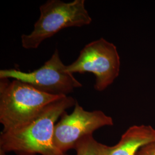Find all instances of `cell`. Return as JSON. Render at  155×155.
<instances>
[{
  "mask_svg": "<svg viewBox=\"0 0 155 155\" xmlns=\"http://www.w3.org/2000/svg\"><path fill=\"white\" fill-rule=\"evenodd\" d=\"M77 101L72 97L64 96L47 106L26 127L2 132L0 149L17 155H68L55 145V127L59 118L67 109L74 106Z\"/></svg>",
  "mask_w": 155,
  "mask_h": 155,
  "instance_id": "obj_1",
  "label": "cell"
},
{
  "mask_svg": "<svg viewBox=\"0 0 155 155\" xmlns=\"http://www.w3.org/2000/svg\"><path fill=\"white\" fill-rule=\"evenodd\" d=\"M63 97L41 92L18 80L1 79L0 123L4 127L2 132L26 127L47 106Z\"/></svg>",
  "mask_w": 155,
  "mask_h": 155,
  "instance_id": "obj_2",
  "label": "cell"
},
{
  "mask_svg": "<svg viewBox=\"0 0 155 155\" xmlns=\"http://www.w3.org/2000/svg\"><path fill=\"white\" fill-rule=\"evenodd\" d=\"M40 15L31 33L21 36L22 47L36 49L45 40L64 28L81 27L89 25L92 18L85 7L84 0L65 2L48 0L40 6Z\"/></svg>",
  "mask_w": 155,
  "mask_h": 155,
  "instance_id": "obj_3",
  "label": "cell"
},
{
  "mask_svg": "<svg viewBox=\"0 0 155 155\" xmlns=\"http://www.w3.org/2000/svg\"><path fill=\"white\" fill-rule=\"evenodd\" d=\"M120 58L116 45L103 38L86 45L77 59L66 66L67 72H91L95 76L94 89L105 90L118 77Z\"/></svg>",
  "mask_w": 155,
  "mask_h": 155,
  "instance_id": "obj_4",
  "label": "cell"
},
{
  "mask_svg": "<svg viewBox=\"0 0 155 155\" xmlns=\"http://www.w3.org/2000/svg\"><path fill=\"white\" fill-rule=\"evenodd\" d=\"M56 49L48 61L33 71L25 72L16 69L0 70V79H13L28 83L35 89L47 94L68 96L82 84L67 72Z\"/></svg>",
  "mask_w": 155,
  "mask_h": 155,
  "instance_id": "obj_5",
  "label": "cell"
},
{
  "mask_svg": "<svg viewBox=\"0 0 155 155\" xmlns=\"http://www.w3.org/2000/svg\"><path fill=\"white\" fill-rule=\"evenodd\" d=\"M112 118L103 111L85 110L77 101L70 114L66 111L55 125L54 141L56 147L63 153L74 149L78 141L83 137L93 135L96 130L105 126H112Z\"/></svg>",
  "mask_w": 155,
  "mask_h": 155,
  "instance_id": "obj_6",
  "label": "cell"
},
{
  "mask_svg": "<svg viewBox=\"0 0 155 155\" xmlns=\"http://www.w3.org/2000/svg\"><path fill=\"white\" fill-rule=\"evenodd\" d=\"M154 141V128L134 125L123 134L118 144L113 147L106 146V155H138L141 148Z\"/></svg>",
  "mask_w": 155,
  "mask_h": 155,
  "instance_id": "obj_7",
  "label": "cell"
},
{
  "mask_svg": "<svg viewBox=\"0 0 155 155\" xmlns=\"http://www.w3.org/2000/svg\"><path fill=\"white\" fill-rule=\"evenodd\" d=\"M106 146L96 141L93 135H88L78 141L74 150L76 155H106Z\"/></svg>",
  "mask_w": 155,
  "mask_h": 155,
  "instance_id": "obj_8",
  "label": "cell"
},
{
  "mask_svg": "<svg viewBox=\"0 0 155 155\" xmlns=\"http://www.w3.org/2000/svg\"><path fill=\"white\" fill-rule=\"evenodd\" d=\"M138 155H155V141L141 148L138 153Z\"/></svg>",
  "mask_w": 155,
  "mask_h": 155,
  "instance_id": "obj_9",
  "label": "cell"
},
{
  "mask_svg": "<svg viewBox=\"0 0 155 155\" xmlns=\"http://www.w3.org/2000/svg\"><path fill=\"white\" fill-rule=\"evenodd\" d=\"M6 152H5V151H4L3 150H1L0 149V155H6L5 153Z\"/></svg>",
  "mask_w": 155,
  "mask_h": 155,
  "instance_id": "obj_10",
  "label": "cell"
}]
</instances>
